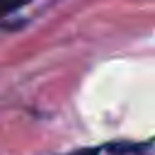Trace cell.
Returning <instances> with one entry per match:
<instances>
[{
	"label": "cell",
	"mask_w": 155,
	"mask_h": 155,
	"mask_svg": "<svg viewBox=\"0 0 155 155\" xmlns=\"http://www.w3.org/2000/svg\"><path fill=\"white\" fill-rule=\"evenodd\" d=\"M27 2L31 0H0V15H7V12H15L19 7H24Z\"/></svg>",
	"instance_id": "1"
}]
</instances>
